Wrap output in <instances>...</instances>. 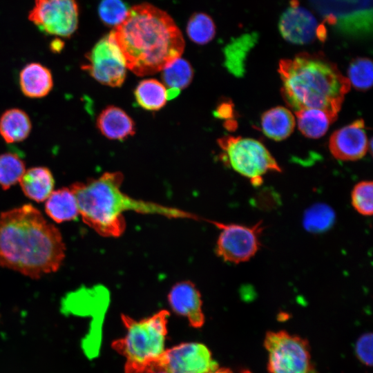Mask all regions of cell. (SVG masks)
<instances>
[{"label":"cell","mask_w":373,"mask_h":373,"mask_svg":"<svg viewBox=\"0 0 373 373\" xmlns=\"http://www.w3.org/2000/svg\"><path fill=\"white\" fill-rule=\"evenodd\" d=\"M65 254L59 230L33 205L0 213V267L38 279L57 271Z\"/></svg>","instance_id":"cell-1"},{"label":"cell","mask_w":373,"mask_h":373,"mask_svg":"<svg viewBox=\"0 0 373 373\" xmlns=\"http://www.w3.org/2000/svg\"><path fill=\"white\" fill-rule=\"evenodd\" d=\"M126 68L138 76L163 70L183 52L182 34L164 11L149 3L128 10L112 31Z\"/></svg>","instance_id":"cell-2"},{"label":"cell","mask_w":373,"mask_h":373,"mask_svg":"<svg viewBox=\"0 0 373 373\" xmlns=\"http://www.w3.org/2000/svg\"><path fill=\"white\" fill-rule=\"evenodd\" d=\"M123 180L124 175L119 171L106 172L69 186L83 222L99 235L107 238L122 236L126 226L124 213L129 211L170 218L203 220L178 208L133 198L122 191Z\"/></svg>","instance_id":"cell-3"},{"label":"cell","mask_w":373,"mask_h":373,"mask_svg":"<svg viewBox=\"0 0 373 373\" xmlns=\"http://www.w3.org/2000/svg\"><path fill=\"white\" fill-rule=\"evenodd\" d=\"M278 73L282 95L294 113L316 108L337 117L350 88L347 77L323 53L301 52L281 59Z\"/></svg>","instance_id":"cell-4"},{"label":"cell","mask_w":373,"mask_h":373,"mask_svg":"<svg viewBox=\"0 0 373 373\" xmlns=\"http://www.w3.org/2000/svg\"><path fill=\"white\" fill-rule=\"evenodd\" d=\"M169 316V312L165 309L139 321L122 315L126 335L113 341L112 347L126 358L125 373H152L161 370L160 364L166 350Z\"/></svg>","instance_id":"cell-5"},{"label":"cell","mask_w":373,"mask_h":373,"mask_svg":"<svg viewBox=\"0 0 373 373\" xmlns=\"http://www.w3.org/2000/svg\"><path fill=\"white\" fill-rule=\"evenodd\" d=\"M218 142L229 165L254 186L262 183V176L267 172L281 171L269 151L256 140L228 135Z\"/></svg>","instance_id":"cell-6"},{"label":"cell","mask_w":373,"mask_h":373,"mask_svg":"<svg viewBox=\"0 0 373 373\" xmlns=\"http://www.w3.org/2000/svg\"><path fill=\"white\" fill-rule=\"evenodd\" d=\"M264 346L269 373H316L307 340L283 330L268 332Z\"/></svg>","instance_id":"cell-7"},{"label":"cell","mask_w":373,"mask_h":373,"mask_svg":"<svg viewBox=\"0 0 373 373\" xmlns=\"http://www.w3.org/2000/svg\"><path fill=\"white\" fill-rule=\"evenodd\" d=\"M220 230L215 251L224 262L239 264L249 260L259 250L265 227L262 220L252 226L211 220Z\"/></svg>","instance_id":"cell-8"},{"label":"cell","mask_w":373,"mask_h":373,"mask_svg":"<svg viewBox=\"0 0 373 373\" xmlns=\"http://www.w3.org/2000/svg\"><path fill=\"white\" fill-rule=\"evenodd\" d=\"M86 57L82 68L95 80L111 87L122 85L127 68L113 32L98 41Z\"/></svg>","instance_id":"cell-9"},{"label":"cell","mask_w":373,"mask_h":373,"mask_svg":"<svg viewBox=\"0 0 373 373\" xmlns=\"http://www.w3.org/2000/svg\"><path fill=\"white\" fill-rule=\"evenodd\" d=\"M78 14L75 0H35L28 18L46 34L68 37L77 30Z\"/></svg>","instance_id":"cell-10"},{"label":"cell","mask_w":373,"mask_h":373,"mask_svg":"<svg viewBox=\"0 0 373 373\" xmlns=\"http://www.w3.org/2000/svg\"><path fill=\"white\" fill-rule=\"evenodd\" d=\"M160 367L169 373H209L218 364L204 344L184 343L165 350Z\"/></svg>","instance_id":"cell-11"},{"label":"cell","mask_w":373,"mask_h":373,"mask_svg":"<svg viewBox=\"0 0 373 373\" xmlns=\"http://www.w3.org/2000/svg\"><path fill=\"white\" fill-rule=\"evenodd\" d=\"M318 26L309 10L300 7L298 0H291L290 8L281 15L278 26L286 41L301 45L312 43L317 39Z\"/></svg>","instance_id":"cell-12"},{"label":"cell","mask_w":373,"mask_h":373,"mask_svg":"<svg viewBox=\"0 0 373 373\" xmlns=\"http://www.w3.org/2000/svg\"><path fill=\"white\" fill-rule=\"evenodd\" d=\"M368 147L365 124L361 119L334 131L329 141V149L332 155L343 161L361 159Z\"/></svg>","instance_id":"cell-13"},{"label":"cell","mask_w":373,"mask_h":373,"mask_svg":"<svg viewBox=\"0 0 373 373\" xmlns=\"http://www.w3.org/2000/svg\"><path fill=\"white\" fill-rule=\"evenodd\" d=\"M168 301L172 310L186 318L192 327L199 328L204 323L202 296L191 281L175 283L168 294Z\"/></svg>","instance_id":"cell-14"},{"label":"cell","mask_w":373,"mask_h":373,"mask_svg":"<svg viewBox=\"0 0 373 373\" xmlns=\"http://www.w3.org/2000/svg\"><path fill=\"white\" fill-rule=\"evenodd\" d=\"M97 126L110 140H123L135 133V123L122 108L109 106L99 113Z\"/></svg>","instance_id":"cell-15"},{"label":"cell","mask_w":373,"mask_h":373,"mask_svg":"<svg viewBox=\"0 0 373 373\" xmlns=\"http://www.w3.org/2000/svg\"><path fill=\"white\" fill-rule=\"evenodd\" d=\"M19 85L22 93L26 97H45L52 88V74L49 69L42 64L30 63L20 72Z\"/></svg>","instance_id":"cell-16"},{"label":"cell","mask_w":373,"mask_h":373,"mask_svg":"<svg viewBox=\"0 0 373 373\" xmlns=\"http://www.w3.org/2000/svg\"><path fill=\"white\" fill-rule=\"evenodd\" d=\"M19 183L26 196L37 202H42L53 191L55 180L48 168L35 166L26 170Z\"/></svg>","instance_id":"cell-17"},{"label":"cell","mask_w":373,"mask_h":373,"mask_svg":"<svg viewBox=\"0 0 373 373\" xmlns=\"http://www.w3.org/2000/svg\"><path fill=\"white\" fill-rule=\"evenodd\" d=\"M295 124L291 112L283 106L272 108L265 112L261 117L262 132L267 137L276 141L289 137Z\"/></svg>","instance_id":"cell-18"},{"label":"cell","mask_w":373,"mask_h":373,"mask_svg":"<svg viewBox=\"0 0 373 373\" xmlns=\"http://www.w3.org/2000/svg\"><path fill=\"white\" fill-rule=\"evenodd\" d=\"M45 211L57 223L77 218L79 215L77 204L70 188L53 191L46 200Z\"/></svg>","instance_id":"cell-19"},{"label":"cell","mask_w":373,"mask_h":373,"mask_svg":"<svg viewBox=\"0 0 373 373\" xmlns=\"http://www.w3.org/2000/svg\"><path fill=\"white\" fill-rule=\"evenodd\" d=\"M31 128L28 115L21 109H8L0 117V135L7 143L23 141L29 135Z\"/></svg>","instance_id":"cell-20"},{"label":"cell","mask_w":373,"mask_h":373,"mask_svg":"<svg viewBox=\"0 0 373 373\" xmlns=\"http://www.w3.org/2000/svg\"><path fill=\"white\" fill-rule=\"evenodd\" d=\"M298 127L305 136L319 138L324 135L337 117L320 109L308 108L295 113Z\"/></svg>","instance_id":"cell-21"},{"label":"cell","mask_w":373,"mask_h":373,"mask_svg":"<svg viewBox=\"0 0 373 373\" xmlns=\"http://www.w3.org/2000/svg\"><path fill=\"white\" fill-rule=\"evenodd\" d=\"M135 97L137 104L149 111L160 110L168 100L165 86L155 79L140 82L135 90Z\"/></svg>","instance_id":"cell-22"},{"label":"cell","mask_w":373,"mask_h":373,"mask_svg":"<svg viewBox=\"0 0 373 373\" xmlns=\"http://www.w3.org/2000/svg\"><path fill=\"white\" fill-rule=\"evenodd\" d=\"M193 76L191 64L180 57L175 59L162 71V80L169 88L180 90L188 86Z\"/></svg>","instance_id":"cell-23"},{"label":"cell","mask_w":373,"mask_h":373,"mask_svg":"<svg viewBox=\"0 0 373 373\" xmlns=\"http://www.w3.org/2000/svg\"><path fill=\"white\" fill-rule=\"evenodd\" d=\"M334 220V210L327 204L318 203L306 211L303 222L307 231L311 233H321L329 229Z\"/></svg>","instance_id":"cell-24"},{"label":"cell","mask_w":373,"mask_h":373,"mask_svg":"<svg viewBox=\"0 0 373 373\" xmlns=\"http://www.w3.org/2000/svg\"><path fill=\"white\" fill-rule=\"evenodd\" d=\"M253 41L249 36L240 38L224 50V65L233 75L240 77L245 73V60Z\"/></svg>","instance_id":"cell-25"},{"label":"cell","mask_w":373,"mask_h":373,"mask_svg":"<svg viewBox=\"0 0 373 373\" xmlns=\"http://www.w3.org/2000/svg\"><path fill=\"white\" fill-rule=\"evenodd\" d=\"M25 171L24 162L17 154L4 153L0 155V186L3 190L19 182Z\"/></svg>","instance_id":"cell-26"},{"label":"cell","mask_w":373,"mask_h":373,"mask_svg":"<svg viewBox=\"0 0 373 373\" xmlns=\"http://www.w3.org/2000/svg\"><path fill=\"white\" fill-rule=\"evenodd\" d=\"M372 62L367 57L353 59L347 70V79L355 89L365 91L372 85Z\"/></svg>","instance_id":"cell-27"},{"label":"cell","mask_w":373,"mask_h":373,"mask_svg":"<svg viewBox=\"0 0 373 373\" xmlns=\"http://www.w3.org/2000/svg\"><path fill=\"white\" fill-rule=\"evenodd\" d=\"M186 32L192 41L198 44H205L211 41L215 36V23L208 15L196 13L189 19Z\"/></svg>","instance_id":"cell-28"},{"label":"cell","mask_w":373,"mask_h":373,"mask_svg":"<svg viewBox=\"0 0 373 373\" xmlns=\"http://www.w3.org/2000/svg\"><path fill=\"white\" fill-rule=\"evenodd\" d=\"M351 203L360 214L370 216L373 213V184L372 181L357 183L351 193Z\"/></svg>","instance_id":"cell-29"},{"label":"cell","mask_w":373,"mask_h":373,"mask_svg":"<svg viewBox=\"0 0 373 373\" xmlns=\"http://www.w3.org/2000/svg\"><path fill=\"white\" fill-rule=\"evenodd\" d=\"M128 10L122 0H102L98 12L105 24L117 26L124 20Z\"/></svg>","instance_id":"cell-30"},{"label":"cell","mask_w":373,"mask_h":373,"mask_svg":"<svg viewBox=\"0 0 373 373\" xmlns=\"http://www.w3.org/2000/svg\"><path fill=\"white\" fill-rule=\"evenodd\" d=\"M355 352L357 358L365 365H372V334H362L356 341Z\"/></svg>","instance_id":"cell-31"},{"label":"cell","mask_w":373,"mask_h":373,"mask_svg":"<svg viewBox=\"0 0 373 373\" xmlns=\"http://www.w3.org/2000/svg\"><path fill=\"white\" fill-rule=\"evenodd\" d=\"M215 115L221 118L230 117L233 115V108L229 103H222L218 107Z\"/></svg>","instance_id":"cell-32"},{"label":"cell","mask_w":373,"mask_h":373,"mask_svg":"<svg viewBox=\"0 0 373 373\" xmlns=\"http://www.w3.org/2000/svg\"><path fill=\"white\" fill-rule=\"evenodd\" d=\"M209 373H235V372L233 371H232L231 370L229 369V368H226V367L219 368V367H218L215 370H213V371H211V372H210ZM237 373H251V372L250 371L247 370H242L239 371Z\"/></svg>","instance_id":"cell-33"},{"label":"cell","mask_w":373,"mask_h":373,"mask_svg":"<svg viewBox=\"0 0 373 373\" xmlns=\"http://www.w3.org/2000/svg\"><path fill=\"white\" fill-rule=\"evenodd\" d=\"M152 373H169L164 370H158V371H155V372H153Z\"/></svg>","instance_id":"cell-34"}]
</instances>
